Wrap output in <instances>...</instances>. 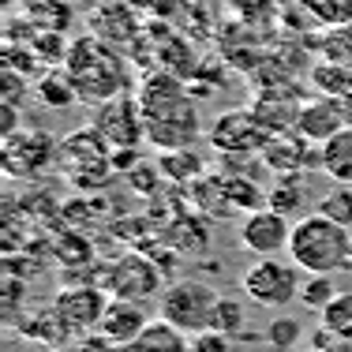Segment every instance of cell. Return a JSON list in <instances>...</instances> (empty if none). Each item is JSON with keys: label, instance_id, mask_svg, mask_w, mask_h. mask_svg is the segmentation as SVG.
<instances>
[{"label": "cell", "instance_id": "18", "mask_svg": "<svg viewBox=\"0 0 352 352\" xmlns=\"http://www.w3.org/2000/svg\"><path fill=\"white\" fill-rule=\"evenodd\" d=\"M157 173L169 176V180H180V184H195V180H203V176H206V162L191 146L162 150V157H157Z\"/></svg>", "mask_w": 352, "mask_h": 352}, {"label": "cell", "instance_id": "25", "mask_svg": "<svg viewBox=\"0 0 352 352\" xmlns=\"http://www.w3.org/2000/svg\"><path fill=\"white\" fill-rule=\"evenodd\" d=\"M322 56L333 64L352 68V23H341V27H333L330 34L322 38Z\"/></svg>", "mask_w": 352, "mask_h": 352}, {"label": "cell", "instance_id": "20", "mask_svg": "<svg viewBox=\"0 0 352 352\" xmlns=\"http://www.w3.org/2000/svg\"><path fill=\"white\" fill-rule=\"evenodd\" d=\"M318 318H322V330H330L338 341L352 345V289L338 292V296L318 311Z\"/></svg>", "mask_w": 352, "mask_h": 352}, {"label": "cell", "instance_id": "26", "mask_svg": "<svg viewBox=\"0 0 352 352\" xmlns=\"http://www.w3.org/2000/svg\"><path fill=\"white\" fill-rule=\"evenodd\" d=\"M214 330L229 333V338H240V333H244V307H240L236 296H221V300H217Z\"/></svg>", "mask_w": 352, "mask_h": 352}, {"label": "cell", "instance_id": "33", "mask_svg": "<svg viewBox=\"0 0 352 352\" xmlns=\"http://www.w3.org/2000/svg\"><path fill=\"white\" fill-rule=\"evenodd\" d=\"M53 352H94V349H82V345H75V349H60V345H56Z\"/></svg>", "mask_w": 352, "mask_h": 352}, {"label": "cell", "instance_id": "27", "mask_svg": "<svg viewBox=\"0 0 352 352\" xmlns=\"http://www.w3.org/2000/svg\"><path fill=\"white\" fill-rule=\"evenodd\" d=\"M0 82H4V94H0V102H12V105H23V94L30 90V79L27 75H19L15 68H0Z\"/></svg>", "mask_w": 352, "mask_h": 352}, {"label": "cell", "instance_id": "4", "mask_svg": "<svg viewBox=\"0 0 352 352\" xmlns=\"http://www.w3.org/2000/svg\"><path fill=\"white\" fill-rule=\"evenodd\" d=\"M56 169L64 173V180L75 184L82 191H94L113 176V150L105 146V139L98 135L90 124L75 128L72 135L60 139V154H56Z\"/></svg>", "mask_w": 352, "mask_h": 352}, {"label": "cell", "instance_id": "17", "mask_svg": "<svg viewBox=\"0 0 352 352\" xmlns=\"http://www.w3.org/2000/svg\"><path fill=\"white\" fill-rule=\"evenodd\" d=\"M322 173L333 184H352V124H345L330 142H322Z\"/></svg>", "mask_w": 352, "mask_h": 352}, {"label": "cell", "instance_id": "30", "mask_svg": "<svg viewBox=\"0 0 352 352\" xmlns=\"http://www.w3.org/2000/svg\"><path fill=\"white\" fill-rule=\"evenodd\" d=\"M139 157V146H128V150H113V169L116 173H128Z\"/></svg>", "mask_w": 352, "mask_h": 352}, {"label": "cell", "instance_id": "21", "mask_svg": "<svg viewBox=\"0 0 352 352\" xmlns=\"http://www.w3.org/2000/svg\"><path fill=\"white\" fill-rule=\"evenodd\" d=\"M311 87L322 98H345L349 90H352V68H345V64H333V60L315 64V68H311Z\"/></svg>", "mask_w": 352, "mask_h": 352}, {"label": "cell", "instance_id": "28", "mask_svg": "<svg viewBox=\"0 0 352 352\" xmlns=\"http://www.w3.org/2000/svg\"><path fill=\"white\" fill-rule=\"evenodd\" d=\"M191 352H232V338L210 326V330H203V333L191 338Z\"/></svg>", "mask_w": 352, "mask_h": 352}, {"label": "cell", "instance_id": "34", "mask_svg": "<svg viewBox=\"0 0 352 352\" xmlns=\"http://www.w3.org/2000/svg\"><path fill=\"white\" fill-rule=\"evenodd\" d=\"M349 266H352V240H349Z\"/></svg>", "mask_w": 352, "mask_h": 352}, {"label": "cell", "instance_id": "7", "mask_svg": "<svg viewBox=\"0 0 352 352\" xmlns=\"http://www.w3.org/2000/svg\"><path fill=\"white\" fill-rule=\"evenodd\" d=\"M56 154H60V139H53L45 128L30 124V128H19L12 135H4L0 165H4V173L12 180H34L45 169H53Z\"/></svg>", "mask_w": 352, "mask_h": 352}, {"label": "cell", "instance_id": "8", "mask_svg": "<svg viewBox=\"0 0 352 352\" xmlns=\"http://www.w3.org/2000/svg\"><path fill=\"white\" fill-rule=\"evenodd\" d=\"M90 128L105 139L109 150H128L146 142V120H142V105L131 94H116L109 102L94 105Z\"/></svg>", "mask_w": 352, "mask_h": 352}, {"label": "cell", "instance_id": "29", "mask_svg": "<svg viewBox=\"0 0 352 352\" xmlns=\"http://www.w3.org/2000/svg\"><path fill=\"white\" fill-rule=\"evenodd\" d=\"M23 128V116H19V105L12 102H0V135H12V131Z\"/></svg>", "mask_w": 352, "mask_h": 352}, {"label": "cell", "instance_id": "16", "mask_svg": "<svg viewBox=\"0 0 352 352\" xmlns=\"http://www.w3.org/2000/svg\"><path fill=\"white\" fill-rule=\"evenodd\" d=\"M266 206L281 210L285 217H304V206H307V180H304V173L278 176V184L266 191Z\"/></svg>", "mask_w": 352, "mask_h": 352}, {"label": "cell", "instance_id": "22", "mask_svg": "<svg viewBox=\"0 0 352 352\" xmlns=\"http://www.w3.org/2000/svg\"><path fill=\"white\" fill-rule=\"evenodd\" d=\"M338 292L341 289L333 285V274H307V278L300 281V307H307V311H322Z\"/></svg>", "mask_w": 352, "mask_h": 352}, {"label": "cell", "instance_id": "1", "mask_svg": "<svg viewBox=\"0 0 352 352\" xmlns=\"http://www.w3.org/2000/svg\"><path fill=\"white\" fill-rule=\"evenodd\" d=\"M142 105V120H146V142L157 150H184L195 146V139L203 135V120H199L195 98L188 94L176 75L154 72L139 82L135 90Z\"/></svg>", "mask_w": 352, "mask_h": 352}, {"label": "cell", "instance_id": "19", "mask_svg": "<svg viewBox=\"0 0 352 352\" xmlns=\"http://www.w3.org/2000/svg\"><path fill=\"white\" fill-rule=\"evenodd\" d=\"M34 94L45 109H72L79 102V94H75V87H72L64 68H53V72L41 75V79H34Z\"/></svg>", "mask_w": 352, "mask_h": 352}, {"label": "cell", "instance_id": "32", "mask_svg": "<svg viewBox=\"0 0 352 352\" xmlns=\"http://www.w3.org/2000/svg\"><path fill=\"white\" fill-rule=\"evenodd\" d=\"M338 102H341V109H345V113H349V120H352V90H349L345 98H338Z\"/></svg>", "mask_w": 352, "mask_h": 352}, {"label": "cell", "instance_id": "6", "mask_svg": "<svg viewBox=\"0 0 352 352\" xmlns=\"http://www.w3.org/2000/svg\"><path fill=\"white\" fill-rule=\"evenodd\" d=\"M300 266L281 255H263L244 270V292L258 307H289L300 300Z\"/></svg>", "mask_w": 352, "mask_h": 352}, {"label": "cell", "instance_id": "24", "mask_svg": "<svg viewBox=\"0 0 352 352\" xmlns=\"http://www.w3.org/2000/svg\"><path fill=\"white\" fill-rule=\"evenodd\" d=\"M266 341H270L274 352H292V349H300V341H304V326H300V318L281 315V318H274V322H270Z\"/></svg>", "mask_w": 352, "mask_h": 352}, {"label": "cell", "instance_id": "15", "mask_svg": "<svg viewBox=\"0 0 352 352\" xmlns=\"http://www.w3.org/2000/svg\"><path fill=\"white\" fill-rule=\"evenodd\" d=\"M131 352H191V333H184L180 326H173L169 318H150L146 330L128 345Z\"/></svg>", "mask_w": 352, "mask_h": 352}, {"label": "cell", "instance_id": "11", "mask_svg": "<svg viewBox=\"0 0 352 352\" xmlns=\"http://www.w3.org/2000/svg\"><path fill=\"white\" fill-rule=\"evenodd\" d=\"M289 236H292V217H285L281 210H274V206H258V210L244 214V221H240V229H236L240 248L251 251L255 258L289 251Z\"/></svg>", "mask_w": 352, "mask_h": 352}, {"label": "cell", "instance_id": "13", "mask_svg": "<svg viewBox=\"0 0 352 352\" xmlns=\"http://www.w3.org/2000/svg\"><path fill=\"white\" fill-rule=\"evenodd\" d=\"M345 124H352V120H349L345 109H341L338 98H322V94H318L315 102L300 105L296 124H292V128H296L304 139H311L315 146H322V142H330L341 128H345Z\"/></svg>", "mask_w": 352, "mask_h": 352}, {"label": "cell", "instance_id": "2", "mask_svg": "<svg viewBox=\"0 0 352 352\" xmlns=\"http://www.w3.org/2000/svg\"><path fill=\"white\" fill-rule=\"evenodd\" d=\"M64 72H68L79 102H87V105H102L109 98L128 90V72H124L120 53L98 34L72 41L68 56H64Z\"/></svg>", "mask_w": 352, "mask_h": 352}, {"label": "cell", "instance_id": "3", "mask_svg": "<svg viewBox=\"0 0 352 352\" xmlns=\"http://www.w3.org/2000/svg\"><path fill=\"white\" fill-rule=\"evenodd\" d=\"M349 240H352V229L315 210L292 221V236L285 255L304 274H341L349 266Z\"/></svg>", "mask_w": 352, "mask_h": 352}, {"label": "cell", "instance_id": "10", "mask_svg": "<svg viewBox=\"0 0 352 352\" xmlns=\"http://www.w3.org/2000/svg\"><path fill=\"white\" fill-rule=\"evenodd\" d=\"M206 139H210L217 154H258L270 139V131L263 128L255 109H229L210 124Z\"/></svg>", "mask_w": 352, "mask_h": 352}, {"label": "cell", "instance_id": "9", "mask_svg": "<svg viewBox=\"0 0 352 352\" xmlns=\"http://www.w3.org/2000/svg\"><path fill=\"white\" fill-rule=\"evenodd\" d=\"M109 307V296L94 285H75L53 296V315L60 322V330L68 333V341H75L79 333H90L102 326V315Z\"/></svg>", "mask_w": 352, "mask_h": 352}, {"label": "cell", "instance_id": "31", "mask_svg": "<svg viewBox=\"0 0 352 352\" xmlns=\"http://www.w3.org/2000/svg\"><path fill=\"white\" fill-rule=\"evenodd\" d=\"M94 352H131V349H128V345H113V341H105V338H102V341L94 345Z\"/></svg>", "mask_w": 352, "mask_h": 352}, {"label": "cell", "instance_id": "12", "mask_svg": "<svg viewBox=\"0 0 352 352\" xmlns=\"http://www.w3.org/2000/svg\"><path fill=\"white\" fill-rule=\"evenodd\" d=\"M109 274H113V278H109V296H124V300H139V304H146L150 296H162L165 292L162 270H157L150 258H142V255L120 258Z\"/></svg>", "mask_w": 352, "mask_h": 352}, {"label": "cell", "instance_id": "5", "mask_svg": "<svg viewBox=\"0 0 352 352\" xmlns=\"http://www.w3.org/2000/svg\"><path fill=\"white\" fill-rule=\"evenodd\" d=\"M217 292L199 278H176L173 285H165V292L157 296V315L169 318L173 326H180L184 333H203L214 326L217 311Z\"/></svg>", "mask_w": 352, "mask_h": 352}, {"label": "cell", "instance_id": "23", "mask_svg": "<svg viewBox=\"0 0 352 352\" xmlns=\"http://www.w3.org/2000/svg\"><path fill=\"white\" fill-rule=\"evenodd\" d=\"M315 210L326 214V217H333V221L345 225V229H352V184H333V188L318 199Z\"/></svg>", "mask_w": 352, "mask_h": 352}, {"label": "cell", "instance_id": "14", "mask_svg": "<svg viewBox=\"0 0 352 352\" xmlns=\"http://www.w3.org/2000/svg\"><path fill=\"white\" fill-rule=\"evenodd\" d=\"M146 322H150V315H146V307H142L139 300L109 296V307L102 315L98 333H102L105 341H113V345H131V341L146 330Z\"/></svg>", "mask_w": 352, "mask_h": 352}]
</instances>
